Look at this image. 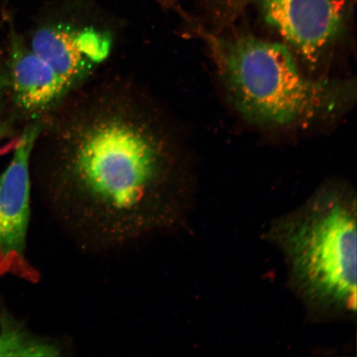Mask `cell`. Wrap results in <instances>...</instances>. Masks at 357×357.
<instances>
[{"instance_id":"3","label":"cell","mask_w":357,"mask_h":357,"mask_svg":"<svg viewBox=\"0 0 357 357\" xmlns=\"http://www.w3.org/2000/svg\"><path fill=\"white\" fill-rule=\"evenodd\" d=\"M356 213L352 187L329 181L267 230L266 239L282 252L289 284L312 319L356 317Z\"/></svg>"},{"instance_id":"9","label":"cell","mask_w":357,"mask_h":357,"mask_svg":"<svg viewBox=\"0 0 357 357\" xmlns=\"http://www.w3.org/2000/svg\"><path fill=\"white\" fill-rule=\"evenodd\" d=\"M11 132H13L12 123L0 120V140L10 136Z\"/></svg>"},{"instance_id":"6","label":"cell","mask_w":357,"mask_h":357,"mask_svg":"<svg viewBox=\"0 0 357 357\" xmlns=\"http://www.w3.org/2000/svg\"><path fill=\"white\" fill-rule=\"evenodd\" d=\"M271 28L303 64L315 70L344 30L349 0H253Z\"/></svg>"},{"instance_id":"1","label":"cell","mask_w":357,"mask_h":357,"mask_svg":"<svg viewBox=\"0 0 357 357\" xmlns=\"http://www.w3.org/2000/svg\"><path fill=\"white\" fill-rule=\"evenodd\" d=\"M165 113L137 80L98 75L43 119L39 190L79 247L126 248L184 218L186 181Z\"/></svg>"},{"instance_id":"7","label":"cell","mask_w":357,"mask_h":357,"mask_svg":"<svg viewBox=\"0 0 357 357\" xmlns=\"http://www.w3.org/2000/svg\"><path fill=\"white\" fill-rule=\"evenodd\" d=\"M65 351L59 340L40 337L10 312L0 311V356H59Z\"/></svg>"},{"instance_id":"5","label":"cell","mask_w":357,"mask_h":357,"mask_svg":"<svg viewBox=\"0 0 357 357\" xmlns=\"http://www.w3.org/2000/svg\"><path fill=\"white\" fill-rule=\"evenodd\" d=\"M42 120L26 123L13 158L0 175V276L38 282L39 272L26 256L31 216L32 156Z\"/></svg>"},{"instance_id":"4","label":"cell","mask_w":357,"mask_h":357,"mask_svg":"<svg viewBox=\"0 0 357 357\" xmlns=\"http://www.w3.org/2000/svg\"><path fill=\"white\" fill-rule=\"evenodd\" d=\"M114 22L86 10L49 13L25 39L56 108L100 73L119 43Z\"/></svg>"},{"instance_id":"2","label":"cell","mask_w":357,"mask_h":357,"mask_svg":"<svg viewBox=\"0 0 357 357\" xmlns=\"http://www.w3.org/2000/svg\"><path fill=\"white\" fill-rule=\"evenodd\" d=\"M227 99L249 123L271 129L337 119L354 104V80L314 79L283 43L200 32Z\"/></svg>"},{"instance_id":"8","label":"cell","mask_w":357,"mask_h":357,"mask_svg":"<svg viewBox=\"0 0 357 357\" xmlns=\"http://www.w3.org/2000/svg\"><path fill=\"white\" fill-rule=\"evenodd\" d=\"M8 93H10V84H8L7 70H0V109L6 96H8Z\"/></svg>"}]
</instances>
